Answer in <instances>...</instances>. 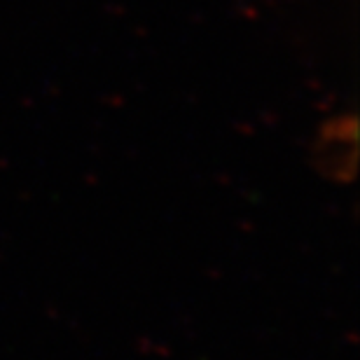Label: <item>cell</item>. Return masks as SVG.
<instances>
[{"instance_id": "1", "label": "cell", "mask_w": 360, "mask_h": 360, "mask_svg": "<svg viewBox=\"0 0 360 360\" xmlns=\"http://www.w3.org/2000/svg\"><path fill=\"white\" fill-rule=\"evenodd\" d=\"M319 167L323 174L333 180L347 183L356 171V124L351 122L344 127V122L328 124L323 131V141L319 146Z\"/></svg>"}]
</instances>
